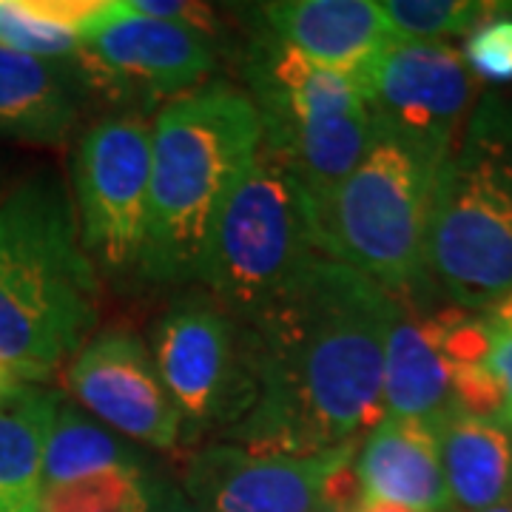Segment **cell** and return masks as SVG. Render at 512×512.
Masks as SVG:
<instances>
[{
    "mask_svg": "<svg viewBox=\"0 0 512 512\" xmlns=\"http://www.w3.org/2000/svg\"><path fill=\"white\" fill-rule=\"evenodd\" d=\"M399 299L325 251L245 322L251 402L222 436L251 453L316 456L384 416V345Z\"/></svg>",
    "mask_w": 512,
    "mask_h": 512,
    "instance_id": "cell-1",
    "label": "cell"
},
{
    "mask_svg": "<svg viewBox=\"0 0 512 512\" xmlns=\"http://www.w3.org/2000/svg\"><path fill=\"white\" fill-rule=\"evenodd\" d=\"M259 146L262 120L254 100L225 80H208L157 111L143 279L151 285L200 279L214 225Z\"/></svg>",
    "mask_w": 512,
    "mask_h": 512,
    "instance_id": "cell-2",
    "label": "cell"
},
{
    "mask_svg": "<svg viewBox=\"0 0 512 512\" xmlns=\"http://www.w3.org/2000/svg\"><path fill=\"white\" fill-rule=\"evenodd\" d=\"M100 305L72 197L35 174L0 200V359L26 382L52 376L92 339Z\"/></svg>",
    "mask_w": 512,
    "mask_h": 512,
    "instance_id": "cell-3",
    "label": "cell"
},
{
    "mask_svg": "<svg viewBox=\"0 0 512 512\" xmlns=\"http://www.w3.org/2000/svg\"><path fill=\"white\" fill-rule=\"evenodd\" d=\"M427 276L453 308L487 313L512 291V109L484 100L441 165Z\"/></svg>",
    "mask_w": 512,
    "mask_h": 512,
    "instance_id": "cell-4",
    "label": "cell"
},
{
    "mask_svg": "<svg viewBox=\"0 0 512 512\" xmlns=\"http://www.w3.org/2000/svg\"><path fill=\"white\" fill-rule=\"evenodd\" d=\"M441 165L399 140L373 134L362 163L316 211L322 251L399 302L430 288L427 234Z\"/></svg>",
    "mask_w": 512,
    "mask_h": 512,
    "instance_id": "cell-5",
    "label": "cell"
},
{
    "mask_svg": "<svg viewBox=\"0 0 512 512\" xmlns=\"http://www.w3.org/2000/svg\"><path fill=\"white\" fill-rule=\"evenodd\" d=\"M322 251L316 211L282 151L265 143L222 208L200 285L239 325L268 308Z\"/></svg>",
    "mask_w": 512,
    "mask_h": 512,
    "instance_id": "cell-6",
    "label": "cell"
},
{
    "mask_svg": "<svg viewBox=\"0 0 512 512\" xmlns=\"http://www.w3.org/2000/svg\"><path fill=\"white\" fill-rule=\"evenodd\" d=\"M245 77L265 143L288 157L313 211H319L362 163L373 140L356 80L316 66L268 32H256L245 55Z\"/></svg>",
    "mask_w": 512,
    "mask_h": 512,
    "instance_id": "cell-7",
    "label": "cell"
},
{
    "mask_svg": "<svg viewBox=\"0 0 512 512\" xmlns=\"http://www.w3.org/2000/svg\"><path fill=\"white\" fill-rule=\"evenodd\" d=\"M151 188V123L137 109L117 111L89 126L72 157L77 231L97 271H140Z\"/></svg>",
    "mask_w": 512,
    "mask_h": 512,
    "instance_id": "cell-8",
    "label": "cell"
},
{
    "mask_svg": "<svg viewBox=\"0 0 512 512\" xmlns=\"http://www.w3.org/2000/svg\"><path fill=\"white\" fill-rule=\"evenodd\" d=\"M151 356L183 419V439L225 436L251 402L245 330L205 291L180 296L160 316Z\"/></svg>",
    "mask_w": 512,
    "mask_h": 512,
    "instance_id": "cell-9",
    "label": "cell"
},
{
    "mask_svg": "<svg viewBox=\"0 0 512 512\" xmlns=\"http://www.w3.org/2000/svg\"><path fill=\"white\" fill-rule=\"evenodd\" d=\"M74 72L83 89L126 100V106L171 103L208 83L217 66L214 43L200 32L128 12L123 0H106L80 32Z\"/></svg>",
    "mask_w": 512,
    "mask_h": 512,
    "instance_id": "cell-10",
    "label": "cell"
},
{
    "mask_svg": "<svg viewBox=\"0 0 512 512\" xmlns=\"http://www.w3.org/2000/svg\"><path fill=\"white\" fill-rule=\"evenodd\" d=\"M373 134L436 165L456 151L476 100V77L450 43L393 40L356 80Z\"/></svg>",
    "mask_w": 512,
    "mask_h": 512,
    "instance_id": "cell-11",
    "label": "cell"
},
{
    "mask_svg": "<svg viewBox=\"0 0 512 512\" xmlns=\"http://www.w3.org/2000/svg\"><path fill=\"white\" fill-rule=\"evenodd\" d=\"M77 404L123 439L148 450H174L183 419L157 373L151 348L128 328L94 333L66 367Z\"/></svg>",
    "mask_w": 512,
    "mask_h": 512,
    "instance_id": "cell-12",
    "label": "cell"
},
{
    "mask_svg": "<svg viewBox=\"0 0 512 512\" xmlns=\"http://www.w3.org/2000/svg\"><path fill=\"white\" fill-rule=\"evenodd\" d=\"M356 450L345 444L316 456H271L217 441L188 458L183 493L202 512H319L325 481Z\"/></svg>",
    "mask_w": 512,
    "mask_h": 512,
    "instance_id": "cell-13",
    "label": "cell"
},
{
    "mask_svg": "<svg viewBox=\"0 0 512 512\" xmlns=\"http://www.w3.org/2000/svg\"><path fill=\"white\" fill-rule=\"evenodd\" d=\"M265 32L316 66L359 80L393 43L373 0H279L259 6Z\"/></svg>",
    "mask_w": 512,
    "mask_h": 512,
    "instance_id": "cell-14",
    "label": "cell"
},
{
    "mask_svg": "<svg viewBox=\"0 0 512 512\" xmlns=\"http://www.w3.org/2000/svg\"><path fill=\"white\" fill-rule=\"evenodd\" d=\"M450 305L424 311L399 302L384 345V416L436 421L453 407V370L444 350Z\"/></svg>",
    "mask_w": 512,
    "mask_h": 512,
    "instance_id": "cell-15",
    "label": "cell"
},
{
    "mask_svg": "<svg viewBox=\"0 0 512 512\" xmlns=\"http://www.w3.org/2000/svg\"><path fill=\"white\" fill-rule=\"evenodd\" d=\"M356 470L365 498L416 512H453L436 424L382 416L365 436Z\"/></svg>",
    "mask_w": 512,
    "mask_h": 512,
    "instance_id": "cell-16",
    "label": "cell"
},
{
    "mask_svg": "<svg viewBox=\"0 0 512 512\" xmlns=\"http://www.w3.org/2000/svg\"><path fill=\"white\" fill-rule=\"evenodd\" d=\"M83 83L69 63L0 46V137L57 146L80 117Z\"/></svg>",
    "mask_w": 512,
    "mask_h": 512,
    "instance_id": "cell-17",
    "label": "cell"
},
{
    "mask_svg": "<svg viewBox=\"0 0 512 512\" xmlns=\"http://www.w3.org/2000/svg\"><path fill=\"white\" fill-rule=\"evenodd\" d=\"M441 470L453 512H478L512 501V427L450 407L436 421Z\"/></svg>",
    "mask_w": 512,
    "mask_h": 512,
    "instance_id": "cell-18",
    "label": "cell"
},
{
    "mask_svg": "<svg viewBox=\"0 0 512 512\" xmlns=\"http://www.w3.org/2000/svg\"><path fill=\"white\" fill-rule=\"evenodd\" d=\"M60 402L37 384L0 402V512H40L43 453Z\"/></svg>",
    "mask_w": 512,
    "mask_h": 512,
    "instance_id": "cell-19",
    "label": "cell"
},
{
    "mask_svg": "<svg viewBox=\"0 0 512 512\" xmlns=\"http://www.w3.org/2000/svg\"><path fill=\"white\" fill-rule=\"evenodd\" d=\"M114 467H140V458L106 424L72 402H60L43 453V487L94 476Z\"/></svg>",
    "mask_w": 512,
    "mask_h": 512,
    "instance_id": "cell-20",
    "label": "cell"
},
{
    "mask_svg": "<svg viewBox=\"0 0 512 512\" xmlns=\"http://www.w3.org/2000/svg\"><path fill=\"white\" fill-rule=\"evenodd\" d=\"M382 15L393 40L404 43H444V37L470 35L507 3L487 0H384Z\"/></svg>",
    "mask_w": 512,
    "mask_h": 512,
    "instance_id": "cell-21",
    "label": "cell"
},
{
    "mask_svg": "<svg viewBox=\"0 0 512 512\" xmlns=\"http://www.w3.org/2000/svg\"><path fill=\"white\" fill-rule=\"evenodd\" d=\"M154 481L143 467H114L43 487L40 512H151Z\"/></svg>",
    "mask_w": 512,
    "mask_h": 512,
    "instance_id": "cell-22",
    "label": "cell"
},
{
    "mask_svg": "<svg viewBox=\"0 0 512 512\" xmlns=\"http://www.w3.org/2000/svg\"><path fill=\"white\" fill-rule=\"evenodd\" d=\"M0 46L69 66L77 63L83 49L77 32L37 18L23 6V0H0Z\"/></svg>",
    "mask_w": 512,
    "mask_h": 512,
    "instance_id": "cell-23",
    "label": "cell"
},
{
    "mask_svg": "<svg viewBox=\"0 0 512 512\" xmlns=\"http://www.w3.org/2000/svg\"><path fill=\"white\" fill-rule=\"evenodd\" d=\"M464 63L487 83H512V15L501 12L467 35Z\"/></svg>",
    "mask_w": 512,
    "mask_h": 512,
    "instance_id": "cell-24",
    "label": "cell"
},
{
    "mask_svg": "<svg viewBox=\"0 0 512 512\" xmlns=\"http://www.w3.org/2000/svg\"><path fill=\"white\" fill-rule=\"evenodd\" d=\"M123 6L128 12H137V15H146V18L188 26V29L208 37L211 43L220 32L217 12L208 3H191V0H123Z\"/></svg>",
    "mask_w": 512,
    "mask_h": 512,
    "instance_id": "cell-25",
    "label": "cell"
},
{
    "mask_svg": "<svg viewBox=\"0 0 512 512\" xmlns=\"http://www.w3.org/2000/svg\"><path fill=\"white\" fill-rule=\"evenodd\" d=\"M487 325H490V370L501 387V399H504L501 421L512 427V322L487 316Z\"/></svg>",
    "mask_w": 512,
    "mask_h": 512,
    "instance_id": "cell-26",
    "label": "cell"
},
{
    "mask_svg": "<svg viewBox=\"0 0 512 512\" xmlns=\"http://www.w3.org/2000/svg\"><path fill=\"white\" fill-rule=\"evenodd\" d=\"M151 512H202L183 490L154 481V501H151Z\"/></svg>",
    "mask_w": 512,
    "mask_h": 512,
    "instance_id": "cell-27",
    "label": "cell"
},
{
    "mask_svg": "<svg viewBox=\"0 0 512 512\" xmlns=\"http://www.w3.org/2000/svg\"><path fill=\"white\" fill-rule=\"evenodd\" d=\"M26 382L23 376H20L18 370L12 365H6L3 359H0V402H6V399H12L15 393H18L20 387H26Z\"/></svg>",
    "mask_w": 512,
    "mask_h": 512,
    "instance_id": "cell-28",
    "label": "cell"
},
{
    "mask_svg": "<svg viewBox=\"0 0 512 512\" xmlns=\"http://www.w3.org/2000/svg\"><path fill=\"white\" fill-rule=\"evenodd\" d=\"M356 512H416L410 507H402V504H390V501H376V498H365L362 507Z\"/></svg>",
    "mask_w": 512,
    "mask_h": 512,
    "instance_id": "cell-29",
    "label": "cell"
},
{
    "mask_svg": "<svg viewBox=\"0 0 512 512\" xmlns=\"http://www.w3.org/2000/svg\"><path fill=\"white\" fill-rule=\"evenodd\" d=\"M487 316H493V319H504V322H512V291L495 305L493 311H487Z\"/></svg>",
    "mask_w": 512,
    "mask_h": 512,
    "instance_id": "cell-30",
    "label": "cell"
},
{
    "mask_svg": "<svg viewBox=\"0 0 512 512\" xmlns=\"http://www.w3.org/2000/svg\"><path fill=\"white\" fill-rule=\"evenodd\" d=\"M478 512H512V501L510 504H498V507H490V510H478Z\"/></svg>",
    "mask_w": 512,
    "mask_h": 512,
    "instance_id": "cell-31",
    "label": "cell"
},
{
    "mask_svg": "<svg viewBox=\"0 0 512 512\" xmlns=\"http://www.w3.org/2000/svg\"><path fill=\"white\" fill-rule=\"evenodd\" d=\"M319 512H330V510H319Z\"/></svg>",
    "mask_w": 512,
    "mask_h": 512,
    "instance_id": "cell-32",
    "label": "cell"
}]
</instances>
